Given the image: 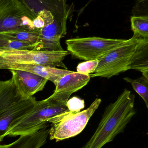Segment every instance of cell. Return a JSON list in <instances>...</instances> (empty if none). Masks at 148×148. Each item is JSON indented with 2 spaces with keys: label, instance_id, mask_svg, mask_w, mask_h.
I'll list each match as a JSON object with an SVG mask.
<instances>
[{
  "label": "cell",
  "instance_id": "obj_8",
  "mask_svg": "<svg viewBox=\"0 0 148 148\" xmlns=\"http://www.w3.org/2000/svg\"><path fill=\"white\" fill-rule=\"evenodd\" d=\"M19 1L32 13L34 18L37 16L42 18L45 26L58 21L67 24L68 19H71L73 15L74 7L67 4L66 0Z\"/></svg>",
  "mask_w": 148,
  "mask_h": 148
},
{
  "label": "cell",
  "instance_id": "obj_4",
  "mask_svg": "<svg viewBox=\"0 0 148 148\" xmlns=\"http://www.w3.org/2000/svg\"><path fill=\"white\" fill-rule=\"evenodd\" d=\"M101 102V99L96 98L86 110L77 113L67 111L50 119V139L58 142L80 134Z\"/></svg>",
  "mask_w": 148,
  "mask_h": 148
},
{
  "label": "cell",
  "instance_id": "obj_3",
  "mask_svg": "<svg viewBox=\"0 0 148 148\" xmlns=\"http://www.w3.org/2000/svg\"><path fill=\"white\" fill-rule=\"evenodd\" d=\"M140 39L134 35L130 39L101 57L98 60L95 71L89 75L90 77L109 78L131 69V64Z\"/></svg>",
  "mask_w": 148,
  "mask_h": 148
},
{
  "label": "cell",
  "instance_id": "obj_17",
  "mask_svg": "<svg viewBox=\"0 0 148 148\" xmlns=\"http://www.w3.org/2000/svg\"><path fill=\"white\" fill-rule=\"evenodd\" d=\"M35 45L29 42L10 40L0 36V51L35 50Z\"/></svg>",
  "mask_w": 148,
  "mask_h": 148
},
{
  "label": "cell",
  "instance_id": "obj_18",
  "mask_svg": "<svg viewBox=\"0 0 148 148\" xmlns=\"http://www.w3.org/2000/svg\"><path fill=\"white\" fill-rule=\"evenodd\" d=\"M124 81L130 84L133 89L141 97L148 107V83L147 78L142 75L137 79H132L129 77L123 78Z\"/></svg>",
  "mask_w": 148,
  "mask_h": 148
},
{
  "label": "cell",
  "instance_id": "obj_6",
  "mask_svg": "<svg viewBox=\"0 0 148 148\" xmlns=\"http://www.w3.org/2000/svg\"><path fill=\"white\" fill-rule=\"evenodd\" d=\"M127 40L89 37L68 39L65 42L68 51L73 56L87 61L99 60Z\"/></svg>",
  "mask_w": 148,
  "mask_h": 148
},
{
  "label": "cell",
  "instance_id": "obj_10",
  "mask_svg": "<svg viewBox=\"0 0 148 148\" xmlns=\"http://www.w3.org/2000/svg\"><path fill=\"white\" fill-rule=\"evenodd\" d=\"M90 78L89 75L76 72L67 74L60 79L54 93L48 98L66 105L71 95L87 85Z\"/></svg>",
  "mask_w": 148,
  "mask_h": 148
},
{
  "label": "cell",
  "instance_id": "obj_5",
  "mask_svg": "<svg viewBox=\"0 0 148 148\" xmlns=\"http://www.w3.org/2000/svg\"><path fill=\"white\" fill-rule=\"evenodd\" d=\"M70 53L68 51L10 50L0 51V65L14 64H38L60 67L67 69L63 60Z\"/></svg>",
  "mask_w": 148,
  "mask_h": 148
},
{
  "label": "cell",
  "instance_id": "obj_22",
  "mask_svg": "<svg viewBox=\"0 0 148 148\" xmlns=\"http://www.w3.org/2000/svg\"><path fill=\"white\" fill-rule=\"evenodd\" d=\"M142 75L144 76L146 78H147V81L148 83V71H145V72H142ZM148 109V107H147Z\"/></svg>",
  "mask_w": 148,
  "mask_h": 148
},
{
  "label": "cell",
  "instance_id": "obj_12",
  "mask_svg": "<svg viewBox=\"0 0 148 148\" xmlns=\"http://www.w3.org/2000/svg\"><path fill=\"white\" fill-rule=\"evenodd\" d=\"M1 69L22 70L40 76L52 82L56 85L60 79L65 75L73 71L60 69L55 67L38 64H14L0 65Z\"/></svg>",
  "mask_w": 148,
  "mask_h": 148
},
{
  "label": "cell",
  "instance_id": "obj_20",
  "mask_svg": "<svg viewBox=\"0 0 148 148\" xmlns=\"http://www.w3.org/2000/svg\"><path fill=\"white\" fill-rule=\"evenodd\" d=\"M132 13L134 16L148 18V0H136L132 8Z\"/></svg>",
  "mask_w": 148,
  "mask_h": 148
},
{
  "label": "cell",
  "instance_id": "obj_15",
  "mask_svg": "<svg viewBox=\"0 0 148 148\" xmlns=\"http://www.w3.org/2000/svg\"><path fill=\"white\" fill-rule=\"evenodd\" d=\"M131 69L142 73L148 71V39H140Z\"/></svg>",
  "mask_w": 148,
  "mask_h": 148
},
{
  "label": "cell",
  "instance_id": "obj_11",
  "mask_svg": "<svg viewBox=\"0 0 148 148\" xmlns=\"http://www.w3.org/2000/svg\"><path fill=\"white\" fill-rule=\"evenodd\" d=\"M11 78L20 94L24 99L33 96L44 88L48 80L36 74L22 70L11 69Z\"/></svg>",
  "mask_w": 148,
  "mask_h": 148
},
{
  "label": "cell",
  "instance_id": "obj_9",
  "mask_svg": "<svg viewBox=\"0 0 148 148\" xmlns=\"http://www.w3.org/2000/svg\"><path fill=\"white\" fill-rule=\"evenodd\" d=\"M37 101L34 97L24 99L21 96L0 103V141L6 136L9 126L30 112Z\"/></svg>",
  "mask_w": 148,
  "mask_h": 148
},
{
  "label": "cell",
  "instance_id": "obj_19",
  "mask_svg": "<svg viewBox=\"0 0 148 148\" xmlns=\"http://www.w3.org/2000/svg\"><path fill=\"white\" fill-rule=\"evenodd\" d=\"M99 63V60L87 61L80 63L76 67V72L83 75H89L95 71Z\"/></svg>",
  "mask_w": 148,
  "mask_h": 148
},
{
  "label": "cell",
  "instance_id": "obj_1",
  "mask_svg": "<svg viewBox=\"0 0 148 148\" xmlns=\"http://www.w3.org/2000/svg\"><path fill=\"white\" fill-rule=\"evenodd\" d=\"M135 96L127 89L106 108L95 133L81 148H102L114 140L124 130L136 114Z\"/></svg>",
  "mask_w": 148,
  "mask_h": 148
},
{
  "label": "cell",
  "instance_id": "obj_16",
  "mask_svg": "<svg viewBox=\"0 0 148 148\" xmlns=\"http://www.w3.org/2000/svg\"><path fill=\"white\" fill-rule=\"evenodd\" d=\"M131 29L134 35L142 39H148V18L132 16L130 18Z\"/></svg>",
  "mask_w": 148,
  "mask_h": 148
},
{
  "label": "cell",
  "instance_id": "obj_13",
  "mask_svg": "<svg viewBox=\"0 0 148 148\" xmlns=\"http://www.w3.org/2000/svg\"><path fill=\"white\" fill-rule=\"evenodd\" d=\"M48 126L37 130L34 132L20 136L14 142L1 145L0 148H40L45 144L49 136Z\"/></svg>",
  "mask_w": 148,
  "mask_h": 148
},
{
  "label": "cell",
  "instance_id": "obj_21",
  "mask_svg": "<svg viewBox=\"0 0 148 148\" xmlns=\"http://www.w3.org/2000/svg\"><path fill=\"white\" fill-rule=\"evenodd\" d=\"M66 106L70 112L77 113L85 108V102L83 99L74 97L69 99Z\"/></svg>",
  "mask_w": 148,
  "mask_h": 148
},
{
  "label": "cell",
  "instance_id": "obj_14",
  "mask_svg": "<svg viewBox=\"0 0 148 148\" xmlns=\"http://www.w3.org/2000/svg\"><path fill=\"white\" fill-rule=\"evenodd\" d=\"M0 36L10 40L29 42L34 44L36 47L40 39V30H31L25 29H18L0 32Z\"/></svg>",
  "mask_w": 148,
  "mask_h": 148
},
{
  "label": "cell",
  "instance_id": "obj_2",
  "mask_svg": "<svg viewBox=\"0 0 148 148\" xmlns=\"http://www.w3.org/2000/svg\"><path fill=\"white\" fill-rule=\"evenodd\" d=\"M68 111L65 104L48 98L37 101L30 112L9 126L6 136H20L48 126L50 119Z\"/></svg>",
  "mask_w": 148,
  "mask_h": 148
},
{
  "label": "cell",
  "instance_id": "obj_7",
  "mask_svg": "<svg viewBox=\"0 0 148 148\" xmlns=\"http://www.w3.org/2000/svg\"><path fill=\"white\" fill-rule=\"evenodd\" d=\"M31 12L19 0H0V32L18 29L39 30Z\"/></svg>",
  "mask_w": 148,
  "mask_h": 148
}]
</instances>
